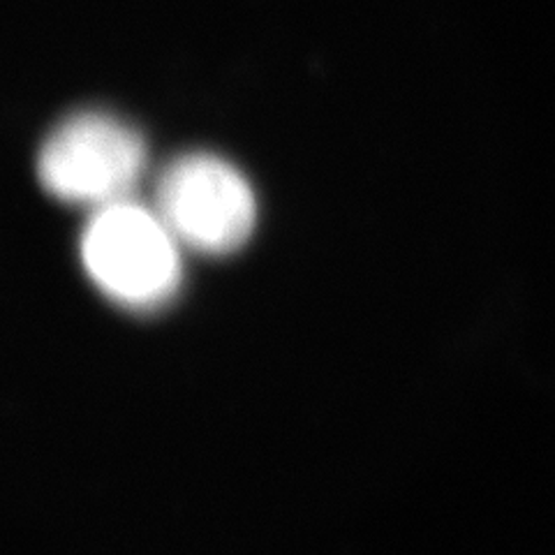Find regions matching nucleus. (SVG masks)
Instances as JSON below:
<instances>
[{
  "mask_svg": "<svg viewBox=\"0 0 555 555\" xmlns=\"http://www.w3.org/2000/svg\"><path fill=\"white\" fill-rule=\"evenodd\" d=\"M181 248L158 211L132 199L95 208L81 234V262L93 285L116 306L142 315L177 299Z\"/></svg>",
  "mask_w": 555,
  "mask_h": 555,
  "instance_id": "nucleus-1",
  "label": "nucleus"
},
{
  "mask_svg": "<svg viewBox=\"0 0 555 555\" xmlns=\"http://www.w3.org/2000/svg\"><path fill=\"white\" fill-rule=\"evenodd\" d=\"M149 151L142 132L107 112H77L49 132L38 177L49 195L102 208L126 202L142 183Z\"/></svg>",
  "mask_w": 555,
  "mask_h": 555,
  "instance_id": "nucleus-2",
  "label": "nucleus"
},
{
  "mask_svg": "<svg viewBox=\"0 0 555 555\" xmlns=\"http://www.w3.org/2000/svg\"><path fill=\"white\" fill-rule=\"evenodd\" d=\"M155 211L183 248L211 257L236 253L257 224L250 183L211 153H188L163 169Z\"/></svg>",
  "mask_w": 555,
  "mask_h": 555,
  "instance_id": "nucleus-3",
  "label": "nucleus"
}]
</instances>
